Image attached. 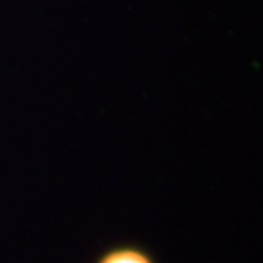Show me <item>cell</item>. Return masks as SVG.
<instances>
[{"label": "cell", "mask_w": 263, "mask_h": 263, "mask_svg": "<svg viewBox=\"0 0 263 263\" xmlns=\"http://www.w3.org/2000/svg\"><path fill=\"white\" fill-rule=\"evenodd\" d=\"M89 263H161L149 246L137 241H115L101 248Z\"/></svg>", "instance_id": "obj_1"}]
</instances>
